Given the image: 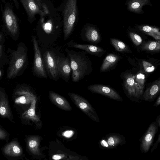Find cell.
<instances>
[{"label": "cell", "instance_id": "cell-19", "mask_svg": "<svg viewBox=\"0 0 160 160\" xmlns=\"http://www.w3.org/2000/svg\"><path fill=\"white\" fill-rule=\"evenodd\" d=\"M105 138L111 148H114L119 145L124 144L126 142L125 137L121 134L111 133L106 135Z\"/></svg>", "mask_w": 160, "mask_h": 160}, {"label": "cell", "instance_id": "cell-35", "mask_svg": "<svg viewBox=\"0 0 160 160\" xmlns=\"http://www.w3.org/2000/svg\"><path fill=\"white\" fill-rule=\"evenodd\" d=\"M7 136V134L3 130L0 129V139H5Z\"/></svg>", "mask_w": 160, "mask_h": 160}, {"label": "cell", "instance_id": "cell-20", "mask_svg": "<svg viewBox=\"0 0 160 160\" xmlns=\"http://www.w3.org/2000/svg\"><path fill=\"white\" fill-rule=\"evenodd\" d=\"M3 151L5 154L10 156H19L22 153V148L16 141L12 142L7 144Z\"/></svg>", "mask_w": 160, "mask_h": 160}, {"label": "cell", "instance_id": "cell-6", "mask_svg": "<svg viewBox=\"0 0 160 160\" xmlns=\"http://www.w3.org/2000/svg\"><path fill=\"white\" fill-rule=\"evenodd\" d=\"M34 50L33 70L34 73L38 77L46 78L47 76L43 64L41 51L36 37L32 36Z\"/></svg>", "mask_w": 160, "mask_h": 160}, {"label": "cell", "instance_id": "cell-17", "mask_svg": "<svg viewBox=\"0 0 160 160\" xmlns=\"http://www.w3.org/2000/svg\"><path fill=\"white\" fill-rule=\"evenodd\" d=\"M151 0H128L127 8L130 11L138 14L143 13L142 7L148 4Z\"/></svg>", "mask_w": 160, "mask_h": 160}, {"label": "cell", "instance_id": "cell-21", "mask_svg": "<svg viewBox=\"0 0 160 160\" xmlns=\"http://www.w3.org/2000/svg\"><path fill=\"white\" fill-rule=\"evenodd\" d=\"M0 115L3 117L10 119L11 113L5 93L0 91Z\"/></svg>", "mask_w": 160, "mask_h": 160}, {"label": "cell", "instance_id": "cell-8", "mask_svg": "<svg viewBox=\"0 0 160 160\" xmlns=\"http://www.w3.org/2000/svg\"><path fill=\"white\" fill-rule=\"evenodd\" d=\"M158 127L156 122H152L150 125L141 142L140 148L142 153H146L149 151L153 143Z\"/></svg>", "mask_w": 160, "mask_h": 160}, {"label": "cell", "instance_id": "cell-1", "mask_svg": "<svg viewBox=\"0 0 160 160\" xmlns=\"http://www.w3.org/2000/svg\"><path fill=\"white\" fill-rule=\"evenodd\" d=\"M77 0H64L57 10L61 11L62 17L64 38L67 40L71 34L78 15Z\"/></svg>", "mask_w": 160, "mask_h": 160}, {"label": "cell", "instance_id": "cell-9", "mask_svg": "<svg viewBox=\"0 0 160 160\" xmlns=\"http://www.w3.org/2000/svg\"><path fill=\"white\" fill-rule=\"evenodd\" d=\"M88 89L91 92L106 96L112 99L120 101L122 97L114 90L108 86L101 84H93L89 86Z\"/></svg>", "mask_w": 160, "mask_h": 160}, {"label": "cell", "instance_id": "cell-15", "mask_svg": "<svg viewBox=\"0 0 160 160\" xmlns=\"http://www.w3.org/2000/svg\"><path fill=\"white\" fill-rule=\"evenodd\" d=\"M67 45L70 47L82 50L94 55H97L104 51L103 49L102 48L95 46L79 44L72 41H71L68 43Z\"/></svg>", "mask_w": 160, "mask_h": 160}, {"label": "cell", "instance_id": "cell-10", "mask_svg": "<svg viewBox=\"0 0 160 160\" xmlns=\"http://www.w3.org/2000/svg\"><path fill=\"white\" fill-rule=\"evenodd\" d=\"M57 63L59 77L65 81H68L72 71L70 59L58 56Z\"/></svg>", "mask_w": 160, "mask_h": 160}, {"label": "cell", "instance_id": "cell-40", "mask_svg": "<svg viewBox=\"0 0 160 160\" xmlns=\"http://www.w3.org/2000/svg\"><path fill=\"white\" fill-rule=\"evenodd\" d=\"M0 75H1V72L0 71Z\"/></svg>", "mask_w": 160, "mask_h": 160}, {"label": "cell", "instance_id": "cell-31", "mask_svg": "<svg viewBox=\"0 0 160 160\" xmlns=\"http://www.w3.org/2000/svg\"><path fill=\"white\" fill-rule=\"evenodd\" d=\"M99 144L101 147L103 149H111L106 140L104 137H103L101 140Z\"/></svg>", "mask_w": 160, "mask_h": 160}, {"label": "cell", "instance_id": "cell-26", "mask_svg": "<svg viewBox=\"0 0 160 160\" xmlns=\"http://www.w3.org/2000/svg\"><path fill=\"white\" fill-rule=\"evenodd\" d=\"M111 42L115 49L118 51L130 52L127 46L122 42L115 38H111Z\"/></svg>", "mask_w": 160, "mask_h": 160}, {"label": "cell", "instance_id": "cell-36", "mask_svg": "<svg viewBox=\"0 0 160 160\" xmlns=\"http://www.w3.org/2000/svg\"><path fill=\"white\" fill-rule=\"evenodd\" d=\"M2 35L0 34V59L1 56L2 49V44L1 43L2 38Z\"/></svg>", "mask_w": 160, "mask_h": 160}, {"label": "cell", "instance_id": "cell-11", "mask_svg": "<svg viewBox=\"0 0 160 160\" xmlns=\"http://www.w3.org/2000/svg\"><path fill=\"white\" fill-rule=\"evenodd\" d=\"M3 17L6 27L12 36L17 33L18 27L16 17L11 9L8 7L4 10Z\"/></svg>", "mask_w": 160, "mask_h": 160}, {"label": "cell", "instance_id": "cell-32", "mask_svg": "<svg viewBox=\"0 0 160 160\" xmlns=\"http://www.w3.org/2000/svg\"><path fill=\"white\" fill-rule=\"evenodd\" d=\"M74 132L73 131L71 130H67L63 132L62 135L64 137L69 138L71 137L74 134Z\"/></svg>", "mask_w": 160, "mask_h": 160}, {"label": "cell", "instance_id": "cell-4", "mask_svg": "<svg viewBox=\"0 0 160 160\" xmlns=\"http://www.w3.org/2000/svg\"><path fill=\"white\" fill-rule=\"evenodd\" d=\"M27 53L25 48L21 45L12 53L7 72V78L11 79L16 77L22 69L26 61Z\"/></svg>", "mask_w": 160, "mask_h": 160}, {"label": "cell", "instance_id": "cell-28", "mask_svg": "<svg viewBox=\"0 0 160 160\" xmlns=\"http://www.w3.org/2000/svg\"><path fill=\"white\" fill-rule=\"evenodd\" d=\"M145 76L143 73L140 72L135 76V81L137 88L142 94L144 87Z\"/></svg>", "mask_w": 160, "mask_h": 160}, {"label": "cell", "instance_id": "cell-16", "mask_svg": "<svg viewBox=\"0 0 160 160\" xmlns=\"http://www.w3.org/2000/svg\"><path fill=\"white\" fill-rule=\"evenodd\" d=\"M160 90V81L157 80L146 90L143 95V99L149 102L153 101L159 93Z\"/></svg>", "mask_w": 160, "mask_h": 160}, {"label": "cell", "instance_id": "cell-29", "mask_svg": "<svg viewBox=\"0 0 160 160\" xmlns=\"http://www.w3.org/2000/svg\"><path fill=\"white\" fill-rule=\"evenodd\" d=\"M129 35L132 42L136 45L139 46L142 43V39L139 35L133 32H130Z\"/></svg>", "mask_w": 160, "mask_h": 160}, {"label": "cell", "instance_id": "cell-37", "mask_svg": "<svg viewBox=\"0 0 160 160\" xmlns=\"http://www.w3.org/2000/svg\"><path fill=\"white\" fill-rule=\"evenodd\" d=\"M160 96L159 95L158 98L155 103L154 104L153 106L156 107H157L160 105Z\"/></svg>", "mask_w": 160, "mask_h": 160}, {"label": "cell", "instance_id": "cell-33", "mask_svg": "<svg viewBox=\"0 0 160 160\" xmlns=\"http://www.w3.org/2000/svg\"><path fill=\"white\" fill-rule=\"evenodd\" d=\"M66 155L62 154H54L52 157V158L53 160L64 159V158L66 157Z\"/></svg>", "mask_w": 160, "mask_h": 160}, {"label": "cell", "instance_id": "cell-30", "mask_svg": "<svg viewBox=\"0 0 160 160\" xmlns=\"http://www.w3.org/2000/svg\"><path fill=\"white\" fill-rule=\"evenodd\" d=\"M142 65L145 71L147 72H152L155 69V68L153 65L146 61H142Z\"/></svg>", "mask_w": 160, "mask_h": 160}, {"label": "cell", "instance_id": "cell-12", "mask_svg": "<svg viewBox=\"0 0 160 160\" xmlns=\"http://www.w3.org/2000/svg\"><path fill=\"white\" fill-rule=\"evenodd\" d=\"M134 78L135 76L133 75H128L125 79L124 85L128 94L130 96L138 98L142 94L136 87Z\"/></svg>", "mask_w": 160, "mask_h": 160}, {"label": "cell", "instance_id": "cell-27", "mask_svg": "<svg viewBox=\"0 0 160 160\" xmlns=\"http://www.w3.org/2000/svg\"><path fill=\"white\" fill-rule=\"evenodd\" d=\"M142 49L148 51H159L160 50V41H149L144 45L142 47Z\"/></svg>", "mask_w": 160, "mask_h": 160}, {"label": "cell", "instance_id": "cell-23", "mask_svg": "<svg viewBox=\"0 0 160 160\" xmlns=\"http://www.w3.org/2000/svg\"><path fill=\"white\" fill-rule=\"evenodd\" d=\"M119 58L117 55L110 54L105 58L101 68V71L104 72L112 67L118 61Z\"/></svg>", "mask_w": 160, "mask_h": 160}, {"label": "cell", "instance_id": "cell-7", "mask_svg": "<svg viewBox=\"0 0 160 160\" xmlns=\"http://www.w3.org/2000/svg\"><path fill=\"white\" fill-rule=\"evenodd\" d=\"M42 59L44 67L51 78L55 80L58 79L59 75L57 63V58L52 51H47L43 54Z\"/></svg>", "mask_w": 160, "mask_h": 160}, {"label": "cell", "instance_id": "cell-39", "mask_svg": "<svg viewBox=\"0 0 160 160\" xmlns=\"http://www.w3.org/2000/svg\"><path fill=\"white\" fill-rule=\"evenodd\" d=\"M15 2H16V0H13Z\"/></svg>", "mask_w": 160, "mask_h": 160}, {"label": "cell", "instance_id": "cell-3", "mask_svg": "<svg viewBox=\"0 0 160 160\" xmlns=\"http://www.w3.org/2000/svg\"><path fill=\"white\" fill-rule=\"evenodd\" d=\"M69 55L72 69V80L77 82L86 74L88 64L86 60L81 54L65 49Z\"/></svg>", "mask_w": 160, "mask_h": 160}, {"label": "cell", "instance_id": "cell-34", "mask_svg": "<svg viewBox=\"0 0 160 160\" xmlns=\"http://www.w3.org/2000/svg\"><path fill=\"white\" fill-rule=\"evenodd\" d=\"M160 135L159 134L158 139L156 141L155 143L154 144L153 146L152 147V148L151 149V152H152L153 151L156 149L158 145L160 142Z\"/></svg>", "mask_w": 160, "mask_h": 160}, {"label": "cell", "instance_id": "cell-5", "mask_svg": "<svg viewBox=\"0 0 160 160\" xmlns=\"http://www.w3.org/2000/svg\"><path fill=\"white\" fill-rule=\"evenodd\" d=\"M68 94L75 104L90 118L96 122H100L96 111L86 99L74 93L69 92Z\"/></svg>", "mask_w": 160, "mask_h": 160}, {"label": "cell", "instance_id": "cell-2", "mask_svg": "<svg viewBox=\"0 0 160 160\" xmlns=\"http://www.w3.org/2000/svg\"><path fill=\"white\" fill-rule=\"evenodd\" d=\"M26 10L29 22L32 23L38 14L40 18L54 11L53 5L49 0H20Z\"/></svg>", "mask_w": 160, "mask_h": 160}, {"label": "cell", "instance_id": "cell-13", "mask_svg": "<svg viewBox=\"0 0 160 160\" xmlns=\"http://www.w3.org/2000/svg\"><path fill=\"white\" fill-rule=\"evenodd\" d=\"M49 96L52 102L58 108L67 111L72 110L69 103L63 97L52 91H49Z\"/></svg>", "mask_w": 160, "mask_h": 160}, {"label": "cell", "instance_id": "cell-24", "mask_svg": "<svg viewBox=\"0 0 160 160\" xmlns=\"http://www.w3.org/2000/svg\"><path fill=\"white\" fill-rule=\"evenodd\" d=\"M39 139L38 137H32L28 140V148L30 152L34 155H39L41 154L39 148Z\"/></svg>", "mask_w": 160, "mask_h": 160}, {"label": "cell", "instance_id": "cell-22", "mask_svg": "<svg viewBox=\"0 0 160 160\" xmlns=\"http://www.w3.org/2000/svg\"><path fill=\"white\" fill-rule=\"evenodd\" d=\"M22 95L17 98L15 100V103L17 104H29L31 102L34 95L28 91L20 89L17 91Z\"/></svg>", "mask_w": 160, "mask_h": 160}, {"label": "cell", "instance_id": "cell-38", "mask_svg": "<svg viewBox=\"0 0 160 160\" xmlns=\"http://www.w3.org/2000/svg\"><path fill=\"white\" fill-rule=\"evenodd\" d=\"M156 122L158 125V127H160V115H159L157 117Z\"/></svg>", "mask_w": 160, "mask_h": 160}, {"label": "cell", "instance_id": "cell-14", "mask_svg": "<svg viewBox=\"0 0 160 160\" xmlns=\"http://www.w3.org/2000/svg\"><path fill=\"white\" fill-rule=\"evenodd\" d=\"M36 102V98L34 95L32 98L29 108L22 114V118L24 119L32 120L36 125L39 126H41V123L40 118L36 114L35 108Z\"/></svg>", "mask_w": 160, "mask_h": 160}, {"label": "cell", "instance_id": "cell-18", "mask_svg": "<svg viewBox=\"0 0 160 160\" xmlns=\"http://www.w3.org/2000/svg\"><path fill=\"white\" fill-rule=\"evenodd\" d=\"M84 36L89 42L97 43L100 39V35L98 29L91 25H87L84 28Z\"/></svg>", "mask_w": 160, "mask_h": 160}, {"label": "cell", "instance_id": "cell-25", "mask_svg": "<svg viewBox=\"0 0 160 160\" xmlns=\"http://www.w3.org/2000/svg\"><path fill=\"white\" fill-rule=\"evenodd\" d=\"M138 28L140 30L152 37L156 40H160V32L158 28L147 25H140Z\"/></svg>", "mask_w": 160, "mask_h": 160}]
</instances>
